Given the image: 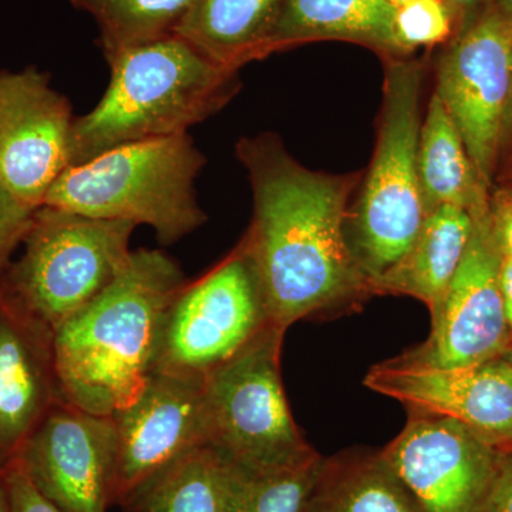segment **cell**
Instances as JSON below:
<instances>
[{
	"mask_svg": "<svg viewBox=\"0 0 512 512\" xmlns=\"http://www.w3.org/2000/svg\"><path fill=\"white\" fill-rule=\"evenodd\" d=\"M237 150L254 191V220L241 244L269 322L286 330L372 295L346 231L355 178L302 167L275 136L247 138Z\"/></svg>",
	"mask_w": 512,
	"mask_h": 512,
	"instance_id": "1",
	"label": "cell"
},
{
	"mask_svg": "<svg viewBox=\"0 0 512 512\" xmlns=\"http://www.w3.org/2000/svg\"><path fill=\"white\" fill-rule=\"evenodd\" d=\"M187 284L157 249H138L116 281L53 332L64 402L114 416L157 370L167 313Z\"/></svg>",
	"mask_w": 512,
	"mask_h": 512,
	"instance_id": "2",
	"label": "cell"
},
{
	"mask_svg": "<svg viewBox=\"0 0 512 512\" xmlns=\"http://www.w3.org/2000/svg\"><path fill=\"white\" fill-rule=\"evenodd\" d=\"M106 59V93L74 120L72 167L124 144L188 133L238 90V70L212 62L177 35L123 47Z\"/></svg>",
	"mask_w": 512,
	"mask_h": 512,
	"instance_id": "3",
	"label": "cell"
},
{
	"mask_svg": "<svg viewBox=\"0 0 512 512\" xmlns=\"http://www.w3.org/2000/svg\"><path fill=\"white\" fill-rule=\"evenodd\" d=\"M204 164L188 133L124 144L70 167L43 205L148 225L161 244H174L207 220L194 188Z\"/></svg>",
	"mask_w": 512,
	"mask_h": 512,
	"instance_id": "4",
	"label": "cell"
},
{
	"mask_svg": "<svg viewBox=\"0 0 512 512\" xmlns=\"http://www.w3.org/2000/svg\"><path fill=\"white\" fill-rule=\"evenodd\" d=\"M423 73L420 60L387 59L375 157L348 232L370 292L402 261L427 217L417 167Z\"/></svg>",
	"mask_w": 512,
	"mask_h": 512,
	"instance_id": "5",
	"label": "cell"
},
{
	"mask_svg": "<svg viewBox=\"0 0 512 512\" xmlns=\"http://www.w3.org/2000/svg\"><path fill=\"white\" fill-rule=\"evenodd\" d=\"M136 225L96 220L57 208H37L0 285L20 308L55 332L124 271Z\"/></svg>",
	"mask_w": 512,
	"mask_h": 512,
	"instance_id": "6",
	"label": "cell"
},
{
	"mask_svg": "<svg viewBox=\"0 0 512 512\" xmlns=\"http://www.w3.org/2000/svg\"><path fill=\"white\" fill-rule=\"evenodd\" d=\"M285 329L274 323L204 377L210 446L247 473L299 466L318 456L291 409L281 379Z\"/></svg>",
	"mask_w": 512,
	"mask_h": 512,
	"instance_id": "7",
	"label": "cell"
},
{
	"mask_svg": "<svg viewBox=\"0 0 512 512\" xmlns=\"http://www.w3.org/2000/svg\"><path fill=\"white\" fill-rule=\"evenodd\" d=\"M266 323L254 264L239 244L221 264L187 282L175 296L165 319L157 370L205 377L244 348Z\"/></svg>",
	"mask_w": 512,
	"mask_h": 512,
	"instance_id": "8",
	"label": "cell"
},
{
	"mask_svg": "<svg viewBox=\"0 0 512 512\" xmlns=\"http://www.w3.org/2000/svg\"><path fill=\"white\" fill-rule=\"evenodd\" d=\"M447 45L436 93L490 190L512 93V26L493 2Z\"/></svg>",
	"mask_w": 512,
	"mask_h": 512,
	"instance_id": "9",
	"label": "cell"
},
{
	"mask_svg": "<svg viewBox=\"0 0 512 512\" xmlns=\"http://www.w3.org/2000/svg\"><path fill=\"white\" fill-rule=\"evenodd\" d=\"M380 451L421 512H491L510 450L460 421L410 414Z\"/></svg>",
	"mask_w": 512,
	"mask_h": 512,
	"instance_id": "10",
	"label": "cell"
},
{
	"mask_svg": "<svg viewBox=\"0 0 512 512\" xmlns=\"http://www.w3.org/2000/svg\"><path fill=\"white\" fill-rule=\"evenodd\" d=\"M473 234L460 268L431 319L426 342L393 362L429 369L478 365L511 355L512 338L501 292L503 255L491 227L490 208L473 215Z\"/></svg>",
	"mask_w": 512,
	"mask_h": 512,
	"instance_id": "11",
	"label": "cell"
},
{
	"mask_svg": "<svg viewBox=\"0 0 512 512\" xmlns=\"http://www.w3.org/2000/svg\"><path fill=\"white\" fill-rule=\"evenodd\" d=\"M116 456L113 417L60 400L10 463L60 512H107L113 505Z\"/></svg>",
	"mask_w": 512,
	"mask_h": 512,
	"instance_id": "12",
	"label": "cell"
},
{
	"mask_svg": "<svg viewBox=\"0 0 512 512\" xmlns=\"http://www.w3.org/2000/svg\"><path fill=\"white\" fill-rule=\"evenodd\" d=\"M76 117L69 100L36 69L0 73V185L36 211L72 167Z\"/></svg>",
	"mask_w": 512,
	"mask_h": 512,
	"instance_id": "13",
	"label": "cell"
},
{
	"mask_svg": "<svg viewBox=\"0 0 512 512\" xmlns=\"http://www.w3.org/2000/svg\"><path fill=\"white\" fill-rule=\"evenodd\" d=\"M111 417L117 436L113 505L178 457L210 444L204 377L156 370Z\"/></svg>",
	"mask_w": 512,
	"mask_h": 512,
	"instance_id": "14",
	"label": "cell"
},
{
	"mask_svg": "<svg viewBox=\"0 0 512 512\" xmlns=\"http://www.w3.org/2000/svg\"><path fill=\"white\" fill-rule=\"evenodd\" d=\"M365 386L404 404L410 414L460 421L495 446L512 450V357L429 369L392 359L369 370Z\"/></svg>",
	"mask_w": 512,
	"mask_h": 512,
	"instance_id": "15",
	"label": "cell"
},
{
	"mask_svg": "<svg viewBox=\"0 0 512 512\" xmlns=\"http://www.w3.org/2000/svg\"><path fill=\"white\" fill-rule=\"evenodd\" d=\"M60 400L52 330L0 285V468Z\"/></svg>",
	"mask_w": 512,
	"mask_h": 512,
	"instance_id": "16",
	"label": "cell"
},
{
	"mask_svg": "<svg viewBox=\"0 0 512 512\" xmlns=\"http://www.w3.org/2000/svg\"><path fill=\"white\" fill-rule=\"evenodd\" d=\"M473 225V215L466 210L453 205L434 208L402 261L372 286V295L412 296L436 318L466 254Z\"/></svg>",
	"mask_w": 512,
	"mask_h": 512,
	"instance_id": "17",
	"label": "cell"
},
{
	"mask_svg": "<svg viewBox=\"0 0 512 512\" xmlns=\"http://www.w3.org/2000/svg\"><path fill=\"white\" fill-rule=\"evenodd\" d=\"M393 15L387 0H285L266 52L346 40L372 47L386 59L403 57L394 42Z\"/></svg>",
	"mask_w": 512,
	"mask_h": 512,
	"instance_id": "18",
	"label": "cell"
},
{
	"mask_svg": "<svg viewBox=\"0 0 512 512\" xmlns=\"http://www.w3.org/2000/svg\"><path fill=\"white\" fill-rule=\"evenodd\" d=\"M239 468L210 444L161 468L124 498L126 512H234Z\"/></svg>",
	"mask_w": 512,
	"mask_h": 512,
	"instance_id": "19",
	"label": "cell"
},
{
	"mask_svg": "<svg viewBox=\"0 0 512 512\" xmlns=\"http://www.w3.org/2000/svg\"><path fill=\"white\" fill-rule=\"evenodd\" d=\"M285 0H195L174 35L201 55L238 70L268 56Z\"/></svg>",
	"mask_w": 512,
	"mask_h": 512,
	"instance_id": "20",
	"label": "cell"
},
{
	"mask_svg": "<svg viewBox=\"0 0 512 512\" xmlns=\"http://www.w3.org/2000/svg\"><path fill=\"white\" fill-rule=\"evenodd\" d=\"M417 167L427 214L440 205H453L471 215L490 208L488 188L481 183L460 131L436 92L421 123Z\"/></svg>",
	"mask_w": 512,
	"mask_h": 512,
	"instance_id": "21",
	"label": "cell"
},
{
	"mask_svg": "<svg viewBox=\"0 0 512 512\" xmlns=\"http://www.w3.org/2000/svg\"><path fill=\"white\" fill-rule=\"evenodd\" d=\"M303 512H421L382 451L325 457Z\"/></svg>",
	"mask_w": 512,
	"mask_h": 512,
	"instance_id": "22",
	"label": "cell"
},
{
	"mask_svg": "<svg viewBox=\"0 0 512 512\" xmlns=\"http://www.w3.org/2000/svg\"><path fill=\"white\" fill-rule=\"evenodd\" d=\"M195 0H70L97 23L104 56L174 35Z\"/></svg>",
	"mask_w": 512,
	"mask_h": 512,
	"instance_id": "23",
	"label": "cell"
},
{
	"mask_svg": "<svg viewBox=\"0 0 512 512\" xmlns=\"http://www.w3.org/2000/svg\"><path fill=\"white\" fill-rule=\"evenodd\" d=\"M325 457H313L299 466L247 473L239 468L234 512H303Z\"/></svg>",
	"mask_w": 512,
	"mask_h": 512,
	"instance_id": "24",
	"label": "cell"
},
{
	"mask_svg": "<svg viewBox=\"0 0 512 512\" xmlns=\"http://www.w3.org/2000/svg\"><path fill=\"white\" fill-rule=\"evenodd\" d=\"M456 30V16L446 0H412L394 9V42L403 57L450 42Z\"/></svg>",
	"mask_w": 512,
	"mask_h": 512,
	"instance_id": "25",
	"label": "cell"
},
{
	"mask_svg": "<svg viewBox=\"0 0 512 512\" xmlns=\"http://www.w3.org/2000/svg\"><path fill=\"white\" fill-rule=\"evenodd\" d=\"M35 211L23 207L0 185V272L29 231Z\"/></svg>",
	"mask_w": 512,
	"mask_h": 512,
	"instance_id": "26",
	"label": "cell"
},
{
	"mask_svg": "<svg viewBox=\"0 0 512 512\" xmlns=\"http://www.w3.org/2000/svg\"><path fill=\"white\" fill-rule=\"evenodd\" d=\"M8 484L12 512H60L33 487L15 463L3 468Z\"/></svg>",
	"mask_w": 512,
	"mask_h": 512,
	"instance_id": "27",
	"label": "cell"
},
{
	"mask_svg": "<svg viewBox=\"0 0 512 512\" xmlns=\"http://www.w3.org/2000/svg\"><path fill=\"white\" fill-rule=\"evenodd\" d=\"M490 217L501 255L512 261V190L500 191L490 200Z\"/></svg>",
	"mask_w": 512,
	"mask_h": 512,
	"instance_id": "28",
	"label": "cell"
},
{
	"mask_svg": "<svg viewBox=\"0 0 512 512\" xmlns=\"http://www.w3.org/2000/svg\"><path fill=\"white\" fill-rule=\"evenodd\" d=\"M446 2L453 10L454 16H456L457 30H460L480 15L494 0H446Z\"/></svg>",
	"mask_w": 512,
	"mask_h": 512,
	"instance_id": "29",
	"label": "cell"
},
{
	"mask_svg": "<svg viewBox=\"0 0 512 512\" xmlns=\"http://www.w3.org/2000/svg\"><path fill=\"white\" fill-rule=\"evenodd\" d=\"M491 512H512V450L508 451L507 463Z\"/></svg>",
	"mask_w": 512,
	"mask_h": 512,
	"instance_id": "30",
	"label": "cell"
},
{
	"mask_svg": "<svg viewBox=\"0 0 512 512\" xmlns=\"http://www.w3.org/2000/svg\"><path fill=\"white\" fill-rule=\"evenodd\" d=\"M501 292H503L505 319L512 338V261L503 258L501 264Z\"/></svg>",
	"mask_w": 512,
	"mask_h": 512,
	"instance_id": "31",
	"label": "cell"
},
{
	"mask_svg": "<svg viewBox=\"0 0 512 512\" xmlns=\"http://www.w3.org/2000/svg\"><path fill=\"white\" fill-rule=\"evenodd\" d=\"M0 512H12L8 484H6L5 471L0 468Z\"/></svg>",
	"mask_w": 512,
	"mask_h": 512,
	"instance_id": "32",
	"label": "cell"
},
{
	"mask_svg": "<svg viewBox=\"0 0 512 512\" xmlns=\"http://www.w3.org/2000/svg\"><path fill=\"white\" fill-rule=\"evenodd\" d=\"M494 3L497 6L498 12L512 26V0H494Z\"/></svg>",
	"mask_w": 512,
	"mask_h": 512,
	"instance_id": "33",
	"label": "cell"
},
{
	"mask_svg": "<svg viewBox=\"0 0 512 512\" xmlns=\"http://www.w3.org/2000/svg\"><path fill=\"white\" fill-rule=\"evenodd\" d=\"M504 143L512 144V93H511L510 106H508V111H507V119H505L503 147H504Z\"/></svg>",
	"mask_w": 512,
	"mask_h": 512,
	"instance_id": "34",
	"label": "cell"
},
{
	"mask_svg": "<svg viewBox=\"0 0 512 512\" xmlns=\"http://www.w3.org/2000/svg\"><path fill=\"white\" fill-rule=\"evenodd\" d=\"M390 5L393 6L394 9L399 8V6L406 5V3L412 2V0H387Z\"/></svg>",
	"mask_w": 512,
	"mask_h": 512,
	"instance_id": "35",
	"label": "cell"
}]
</instances>
